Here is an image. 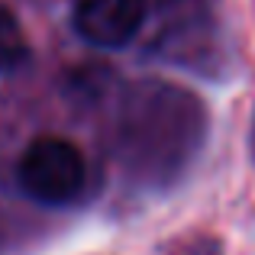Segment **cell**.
Here are the masks:
<instances>
[{"mask_svg": "<svg viewBox=\"0 0 255 255\" xmlns=\"http://www.w3.org/2000/svg\"><path fill=\"white\" fill-rule=\"evenodd\" d=\"M87 165L75 142L62 136H39L16 162V184L29 200L45 207L71 204L84 191Z\"/></svg>", "mask_w": 255, "mask_h": 255, "instance_id": "6da1fadb", "label": "cell"}, {"mask_svg": "<svg viewBox=\"0 0 255 255\" xmlns=\"http://www.w3.org/2000/svg\"><path fill=\"white\" fill-rule=\"evenodd\" d=\"M145 19L142 0H78L71 23L87 45L123 49L136 39Z\"/></svg>", "mask_w": 255, "mask_h": 255, "instance_id": "7a4b0ae2", "label": "cell"}, {"mask_svg": "<svg viewBox=\"0 0 255 255\" xmlns=\"http://www.w3.org/2000/svg\"><path fill=\"white\" fill-rule=\"evenodd\" d=\"M29 55V45H26L23 26L13 16V10L6 3H0V75H10Z\"/></svg>", "mask_w": 255, "mask_h": 255, "instance_id": "3957f363", "label": "cell"}, {"mask_svg": "<svg viewBox=\"0 0 255 255\" xmlns=\"http://www.w3.org/2000/svg\"><path fill=\"white\" fill-rule=\"evenodd\" d=\"M194 255H204V252H194ZM207 255H217V252H207Z\"/></svg>", "mask_w": 255, "mask_h": 255, "instance_id": "277c9868", "label": "cell"}]
</instances>
